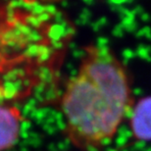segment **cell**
I'll return each mask as SVG.
<instances>
[{"mask_svg":"<svg viewBox=\"0 0 151 151\" xmlns=\"http://www.w3.org/2000/svg\"><path fill=\"white\" fill-rule=\"evenodd\" d=\"M71 21L44 2H0V101L15 104L57 80Z\"/></svg>","mask_w":151,"mask_h":151,"instance_id":"obj_1","label":"cell"},{"mask_svg":"<svg viewBox=\"0 0 151 151\" xmlns=\"http://www.w3.org/2000/svg\"><path fill=\"white\" fill-rule=\"evenodd\" d=\"M60 103L71 143L86 151L100 149L113 140L134 105L128 71L110 48L87 45Z\"/></svg>","mask_w":151,"mask_h":151,"instance_id":"obj_2","label":"cell"},{"mask_svg":"<svg viewBox=\"0 0 151 151\" xmlns=\"http://www.w3.org/2000/svg\"><path fill=\"white\" fill-rule=\"evenodd\" d=\"M23 121V114L16 105L0 101V151H7L16 145Z\"/></svg>","mask_w":151,"mask_h":151,"instance_id":"obj_3","label":"cell"},{"mask_svg":"<svg viewBox=\"0 0 151 151\" xmlns=\"http://www.w3.org/2000/svg\"><path fill=\"white\" fill-rule=\"evenodd\" d=\"M129 128L135 140L151 141V95L140 98L134 105Z\"/></svg>","mask_w":151,"mask_h":151,"instance_id":"obj_4","label":"cell"}]
</instances>
